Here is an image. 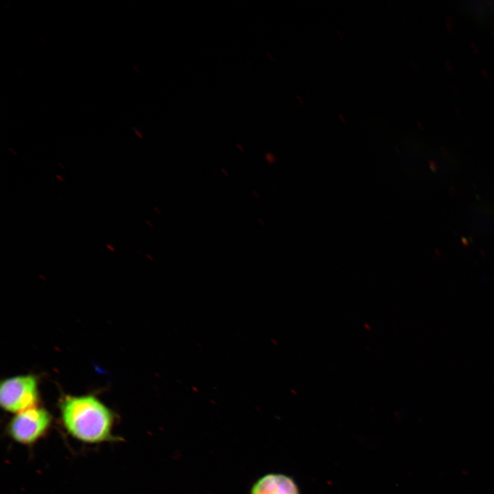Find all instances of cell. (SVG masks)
<instances>
[{
	"mask_svg": "<svg viewBox=\"0 0 494 494\" xmlns=\"http://www.w3.org/2000/svg\"><path fill=\"white\" fill-rule=\"evenodd\" d=\"M60 408L63 425L75 439L86 443L110 440L113 414L95 397L66 396L60 401Z\"/></svg>",
	"mask_w": 494,
	"mask_h": 494,
	"instance_id": "cell-1",
	"label": "cell"
},
{
	"mask_svg": "<svg viewBox=\"0 0 494 494\" xmlns=\"http://www.w3.org/2000/svg\"><path fill=\"white\" fill-rule=\"evenodd\" d=\"M38 401V382L34 375H18L1 381L0 404L5 411L16 414L36 406Z\"/></svg>",
	"mask_w": 494,
	"mask_h": 494,
	"instance_id": "cell-2",
	"label": "cell"
},
{
	"mask_svg": "<svg viewBox=\"0 0 494 494\" xmlns=\"http://www.w3.org/2000/svg\"><path fill=\"white\" fill-rule=\"evenodd\" d=\"M51 423L50 413L36 405L15 414L8 425V432L16 442L31 445L47 432Z\"/></svg>",
	"mask_w": 494,
	"mask_h": 494,
	"instance_id": "cell-3",
	"label": "cell"
},
{
	"mask_svg": "<svg viewBox=\"0 0 494 494\" xmlns=\"http://www.w3.org/2000/svg\"><path fill=\"white\" fill-rule=\"evenodd\" d=\"M250 494H299V490L292 478L281 473H268L254 483Z\"/></svg>",
	"mask_w": 494,
	"mask_h": 494,
	"instance_id": "cell-4",
	"label": "cell"
}]
</instances>
